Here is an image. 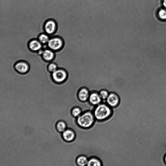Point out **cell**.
I'll return each instance as SVG.
<instances>
[{
  "mask_svg": "<svg viewBox=\"0 0 166 166\" xmlns=\"http://www.w3.org/2000/svg\"><path fill=\"white\" fill-rule=\"evenodd\" d=\"M95 116L90 111H87L78 117L77 123L81 128L88 129L95 122Z\"/></svg>",
  "mask_w": 166,
  "mask_h": 166,
  "instance_id": "6da1fadb",
  "label": "cell"
},
{
  "mask_svg": "<svg viewBox=\"0 0 166 166\" xmlns=\"http://www.w3.org/2000/svg\"><path fill=\"white\" fill-rule=\"evenodd\" d=\"M94 116L97 120L104 121L108 119L111 116L112 110L110 107L105 104L99 105L94 110Z\"/></svg>",
  "mask_w": 166,
  "mask_h": 166,
  "instance_id": "7a4b0ae2",
  "label": "cell"
},
{
  "mask_svg": "<svg viewBox=\"0 0 166 166\" xmlns=\"http://www.w3.org/2000/svg\"><path fill=\"white\" fill-rule=\"evenodd\" d=\"M120 101V98L118 95L114 92L110 93L106 100V102L108 104L110 107L114 108L118 106Z\"/></svg>",
  "mask_w": 166,
  "mask_h": 166,
  "instance_id": "3957f363",
  "label": "cell"
},
{
  "mask_svg": "<svg viewBox=\"0 0 166 166\" xmlns=\"http://www.w3.org/2000/svg\"><path fill=\"white\" fill-rule=\"evenodd\" d=\"M90 92L87 88L83 87L80 88L78 93V97L82 102H85L88 100Z\"/></svg>",
  "mask_w": 166,
  "mask_h": 166,
  "instance_id": "277c9868",
  "label": "cell"
},
{
  "mask_svg": "<svg viewBox=\"0 0 166 166\" xmlns=\"http://www.w3.org/2000/svg\"><path fill=\"white\" fill-rule=\"evenodd\" d=\"M66 73L63 70H58L53 72V78L57 82H63L66 79Z\"/></svg>",
  "mask_w": 166,
  "mask_h": 166,
  "instance_id": "5b68a950",
  "label": "cell"
},
{
  "mask_svg": "<svg viewBox=\"0 0 166 166\" xmlns=\"http://www.w3.org/2000/svg\"><path fill=\"white\" fill-rule=\"evenodd\" d=\"M99 93L97 92H93L90 93L89 99V102L93 105H98L102 101Z\"/></svg>",
  "mask_w": 166,
  "mask_h": 166,
  "instance_id": "8992f818",
  "label": "cell"
},
{
  "mask_svg": "<svg viewBox=\"0 0 166 166\" xmlns=\"http://www.w3.org/2000/svg\"><path fill=\"white\" fill-rule=\"evenodd\" d=\"M62 136L65 141L68 142L73 141L76 138V134L72 129H68L65 130Z\"/></svg>",
  "mask_w": 166,
  "mask_h": 166,
  "instance_id": "52a82bcc",
  "label": "cell"
},
{
  "mask_svg": "<svg viewBox=\"0 0 166 166\" xmlns=\"http://www.w3.org/2000/svg\"><path fill=\"white\" fill-rule=\"evenodd\" d=\"M48 45L49 48L53 50H58L61 47L62 41L59 38L52 39L48 42Z\"/></svg>",
  "mask_w": 166,
  "mask_h": 166,
  "instance_id": "ba28073f",
  "label": "cell"
},
{
  "mask_svg": "<svg viewBox=\"0 0 166 166\" xmlns=\"http://www.w3.org/2000/svg\"><path fill=\"white\" fill-rule=\"evenodd\" d=\"M46 32L48 34H51L54 32L56 28V24L54 21L49 20L47 22L45 25Z\"/></svg>",
  "mask_w": 166,
  "mask_h": 166,
  "instance_id": "9c48e42d",
  "label": "cell"
},
{
  "mask_svg": "<svg viewBox=\"0 0 166 166\" xmlns=\"http://www.w3.org/2000/svg\"><path fill=\"white\" fill-rule=\"evenodd\" d=\"M15 67L17 71L21 73H25L28 71V69L27 65L23 62L18 63Z\"/></svg>",
  "mask_w": 166,
  "mask_h": 166,
  "instance_id": "30bf717a",
  "label": "cell"
},
{
  "mask_svg": "<svg viewBox=\"0 0 166 166\" xmlns=\"http://www.w3.org/2000/svg\"><path fill=\"white\" fill-rule=\"evenodd\" d=\"M88 160L87 157L85 156L82 155L78 157L76 163L78 165L84 166L87 165Z\"/></svg>",
  "mask_w": 166,
  "mask_h": 166,
  "instance_id": "8fae6325",
  "label": "cell"
},
{
  "mask_svg": "<svg viewBox=\"0 0 166 166\" xmlns=\"http://www.w3.org/2000/svg\"><path fill=\"white\" fill-rule=\"evenodd\" d=\"M102 165V163L100 160H99L98 158H90L87 163L88 166H100Z\"/></svg>",
  "mask_w": 166,
  "mask_h": 166,
  "instance_id": "7c38bea8",
  "label": "cell"
},
{
  "mask_svg": "<svg viewBox=\"0 0 166 166\" xmlns=\"http://www.w3.org/2000/svg\"><path fill=\"white\" fill-rule=\"evenodd\" d=\"M30 48L33 51H37L41 48V45L39 42L37 41H33L30 44Z\"/></svg>",
  "mask_w": 166,
  "mask_h": 166,
  "instance_id": "4fadbf2b",
  "label": "cell"
},
{
  "mask_svg": "<svg viewBox=\"0 0 166 166\" xmlns=\"http://www.w3.org/2000/svg\"><path fill=\"white\" fill-rule=\"evenodd\" d=\"M67 126L65 122L62 121L59 122L56 125L57 130L60 132H64Z\"/></svg>",
  "mask_w": 166,
  "mask_h": 166,
  "instance_id": "5bb4252c",
  "label": "cell"
},
{
  "mask_svg": "<svg viewBox=\"0 0 166 166\" xmlns=\"http://www.w3.org/2000/svg\"><path fill=\"white\" fill-rule=\"evenodd\" d=\"M43 57L44 59L47 61H50L53 58L54 54L52 52L49 50H46L43 53Z\"/></svg>",
  "mask_w": 166,
  "mask_h": 166,
  "instance_id": "9a60e30c",
  "label": "cell"
},
{
  "mask_svg": "<svg viewBox=\"0 0 166 166\" xmlns=\"http://www.w3.org/2000/svg\"><path fill=\"white\" fill-rule=\"evenodd\" d=\"M110 93L106 89L102 90L99 92L101 98L103 100H105L107 99Z\"/></svg>",
  "mask_w": 166,
  "mask_h": 166,
  "instance_id": "2e32d148",
  "label": "cell"
},
{
  "mask_svg": "<svg viewBox=\"0 0 166 166\" xmlns=\"http://www.w3.org/2000/svg\"><path fill=\"white\" fill-rule=\"evenodd\" d=\"M82 111L80 107H75L72 109L71 113L72 116L74 117H78L81 115Z\"/></svg>",
  "mask_w": 166,
  "mask_h": 166,
  "instance_id": "e0dca14e",
  "label": "cell"
},
{
  "mask_svg": "<svg viewBox=\"0 0 166 166\" xmlns=\"http://www.w3.org/2000/svg\"><path fill=\"white\" fill-rule=\"evenodd\" d=\"M39 39L42 43L44 44L48 42L49 41L48 36L45 34L41 35Z\"/></svg>",
  "mask_w": 166,
  "mask_h": 166,
  "instance_id": "ac0fdd59",
  "label": "cell"
},
{
  "mask_svg": "<svg viewBox=\"0 0 166 166\" xmlns=\"http://www.w3.org/2000/svg\"><path fill=\"white\" fill-rule=\"evenodd\" d=\"M158 15L161 19H166V10L164 9L160 10L158 13Z\"/></svg>",
  "mask_w": 166,
  "mask_h": 166,
  "instance_id": "d6986e66",
  "label": "cell"
},
{
  "mask_svg": "<svg viewBox=\"0 0 166 166\" xmlns=\"http://www.w3.org/2000/svg\"><path fill=\"white\" fill-rule=\"evenodd\" d=\"M57 67V66L55 64H51L49 66L48 69L49 71L53 72L56 71Z\"/></svg>",
  "mask_w": 166,
  "mask_h": 166,
  "instance_id": "ffe728a7",
  "label": "cell"
},
{
  "mask_svg": "<svg viewBox=\"0 0 166 166\" xmlns=\"http://www.w3.org/2000/svg\"><path fill=\"white\" fill-rule=\"evenodd\" d=\"M163 6L166 9V0H164L163 2Z\"/></svg>",
  "mask_w": 166,
  "mask_h": 166,
  "instance_id": "44dd1931",
  "label": "cell"
},
{
  "mask_svg": "<svg viewBox=\"0 0 166 166\" xmlns=\"http://www.w3.org/2000/svg\"><path fill=\"white\" fill-rule=\"evenodd\" d=\"M165 163H166V155H165Z\"/></svg>",
  "mask_w": 166,
  "mask_h": 166,
  "instance_id": "7402d4cb",
  "label": "cell"
}]
</instances>
